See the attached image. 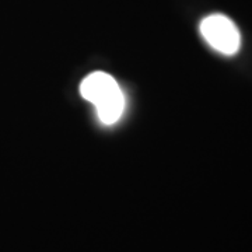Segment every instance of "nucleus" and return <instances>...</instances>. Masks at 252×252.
Masks as SVG:
<instances>
[{
  "instance_id": "nucleus-1",
  "label": "nucleus",
  "mask_w": 252,
  "mask_h": 252,
  "mask_svg": "<svg viewBox=\"0 0 252 252\" xmlns=\"http://www.w3.org/2000/svg\"><path fill=\"white\" fill-rule=\"evenodd\" d=\"M80 94L91 102L104 125H114L124 114L125 97L117 80L104 72L89 74L80 84Z\"/></svg>"
},
{
  "instance_id": "nucleus-2",
  "label": "nucleus",
  "mask_w": 252,
  "mask_h": 252,
  "mask_svg": "<svg viewBox=\"0 0 252 252\" xmlns=\"http://www.w3.org/2000/svg\"><path fill=\"white\" fill-rule=\"evenodd\" d=\"M200 34L215 51L231 56L241 45V35L234 23L223 14H210L200 23Z\"/></svg>"
}]
</instances>
